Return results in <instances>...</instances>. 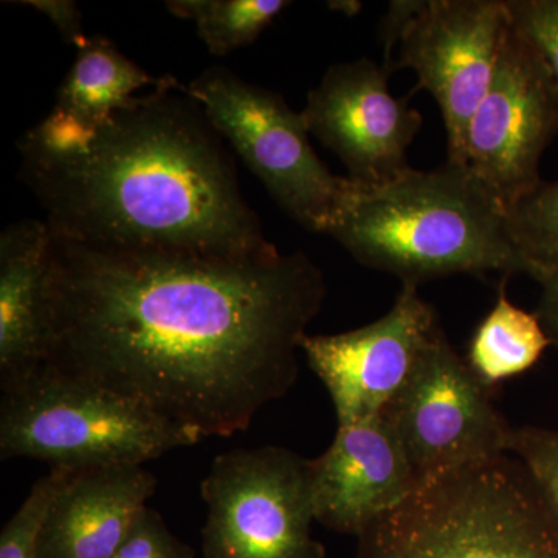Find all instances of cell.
I'll return each mask as SVG.
<instances>
[{
	"instance_id": "6da1fadb",
	"label": "cell",
	"mask_w": 558,
	"mask_h": 558,
	"mask_svg": "<svg viewBox=\"0 0 558 558\" xmlns=\"http://www.w3.org/2000/svg\"><path fill=\"white\" fill-rule=\"evenodd\" d=\"M325 296L303 252L98 248L51 234L44 366L199 440L229 438L295 385Z\"/></svg>"
},
{
	"instance_id": "7a4b0ae2",
	"label": "cell",
	"mask_w": 558,
	"mask_h": 558,
	"mask_svg": "<svg viewBox=\"0 0 558 558\" xmlns=\"http://www.w3.org/2000/svg\"><path fill=\"white\" fill-rule=\"evenodd\" d=\"M172 78L87 130L51 110L17 142L20 178L51 234L98 248L275 252L234 160Z\"/></svg>"
},
{
	"instance_id": "3957f363",
	"label": "cell",
	"mask_w": 558,
	"mask_h": 558,
	"mask_svg": "<svg viewBox=\"0 0 558 558\" xmlns=\"http://www.w3.org/2000/svg\"><path fill=\"white\" fill-rule=\"evenodd\" d=\"M362 266L418 286L451 275L527 274L505 208L468 167L446 161L360 185L329 231Z\"/></svg>"
},
{
	"instance_id": "277c9868",
	"label": "cell",
	"mask_w": 558,
	"mask_h": 558,
	"mask_svg": "<svg viewBox=\"0 0 558 558\" xmlns=\"http://www.w3.org/2000/svg\"><path fill=\"white\" fill-rule=\"evenodd\" d=\"M359 558H558V526L512 454L414 488L359 535Z\"/></svg>"
},
{
	"instance_id": "5b68a950",
	"label": "cell",
	"mask_w": 558,
	"mask_h": 558,
	"mask_svg": "<svg viewBox=\"0 0 558 558\" xmlns=\"http://www.w3.org/2000/svg\"><path fill=\"white\" fill-rule=\"evenodd\" d=\"M2 395V459H38L78 472L143 465L199 442L137 403L49 366Z\"/></svg>"
},
{
	"instance_id": "8992f818",
	"label": "cell",
	"mask_w": 558,
	"mask_h": 558,
	"mask_svg": "<svg viewBox=\"0 0 558 558\" xmlns=\"http://www.w3.org/2000/svg\"><path fill=\"white\" fill-rule=\"evenodd\" d=\"M185 90L279 207L303 229L329 234L360 183L333 174L319 160L301 112L281 94L226 68L204 70Z\"/></svg>"
},
{
	"instance_id": "52a82bcc",
	"label": "cell",
	"mask_w": 558,
	"mask_h": 558,
	"mask_svg": "<svg viewBox=\"0 0 558 558\" xmlns=\"http://www.w3.org/2000/svg\"><path fill=\"white\" fill-rule=\"evenodd\" d=\"M205 558H325L312 537L311 459L282 447L219 454L202 480Z\"/></svg>"
},
{
	"instance_id": "ba28073f",
	"label": "cell",
	"mask_w": 558,
	"mask_h": 558,
	"mask_svg": "<svg viewBox=\"0 0 558 558\" xmlns=\"http://www.w3.org/2000/svg\"><path fill=\"white\" fill-rule=\"evenodd\" d=\"M381 417L398 436L418 484L509 454L512 427L442 328L422 349Z\"/></svg>"
},
{
	"instance_id": "9c48e42d",
	"label": "cell",
	"mask_w": 558,
	"mask_h": 558,
	"mask_svg": "<svg viewBox=\"0 0 558 558\" xmlns=\"http://www.w3.org/2000/svg\"><path fill=\"white\" fill-rule=\"evenodd\" d=\"M557 132V81L510 21L497 72L470 121L465 167L508 215L542 183L539 160Z\"/></svg>"
},
{
	"instance_id": "30bf717a",
	"label": "cell",
	"mask_w": 558,
	"mask_h": 558,
	"mask_svg": "<svg viewBox=\"0 0 558 558\" xmlns=\"http://www.w3.org/2000/svg\"><path fill=\"white\" fill-rule=\"evenodd\" d=\"M510 28L508 0H425L399 44L396 69L438 102L447 161L465 167L470 121L486 97Z\"/></svg>"
},
{
	"instance_id": "8fae6325",
	"label": "cell",
	"mask_w": 558,
	"mask_h": 558,
	"mask_svg": "<svg viewBox=\"0 0 558 558\" xmlns=\"http://www.w3.org/2000/svg\"><path fill=\"white\" fill-rule=\"evenodd\" d=\"M389 76L368 58L332 65L301 110L310 134L343 161L349 179L368 189L411 170L407 154L424 121L409 98L391 94Z\"/></svg>"
},
{
	"instance_id": "7c38bea8",
	"label": "cell",
	"mask_w": 558,
	"mask_h": 558,
	"mask_svg": "<svg viewBox=\"0 0 558 558\" xmlns=\"http://www.w3.org/2000/svg\"><path fill=\"white\" fill-rule=\"evenodd\" d=\"M417 289L402 286L391 310L363 328L301 340V352L328 389L339 425L380 416L440 328Z\"/></svg>"
},
{
	"instance_id": "4fadbf2b",
	"label": "cell",
	"mask_w": 558,
	"mask_h": 558,
	"mask_svg": "<svg viewBox=\"0 0 558 558\" xmlns=\"http://www.w3.org/2000/svg\"><path fill=\"white\" fill-rule=\"evenodd\" d=\"M417 486L416 473L381 414L339 425L329 449L311 459L315 521L341 534L359 537Z\"/></svg>"
},
{
	"instance_id": "5bb4252c",
	"label": "cell",
	"mask_w": 558,
	"mask_h": 558,
	"mask_svg": "<svg viewBox=\"0 0 558 558\" xmlns=\"http://www.w3.org/2000/svg\"><path fill=\"white\" fill-rule=\"evenodd\" d=\"M156 488L143 465L73 470L51 502L38 558H112Z\"/></svg>"
},
{
	"instance_id": "9a60e30c",
	"label": "cell",
	"mask_w": 558,
	"mask_h": 558,
	"mask_svg": "<svg viewBox=\"0 0 558 558\" xmlns=\"http://www.w3.org/2000/svg\"><path fill=\"white\" fill-rule=\"evenodd\" d=\"M50 242L51 233L46 220H20L0 234L2 389L27 379L46 362Z\"/></svg>"
},
{
	"instance_id": "2e32d148",
	"label": "cell",
	"mask_w": 558,
	"mask_h": 558,
	"mask_svg": "<svg viewBox=\"0 0 558 558\" xmlns=\"http://www.w3.org/2000/svg\"><path fill=\"white\" fill-rule=\"evenodd\" d=\"M172 78H154L102 36H92L58 89L53 110L87 130H95L126 108L145 87L165 86Z\"/></svg>"
},
{
	"instance_id": "e0dca14e",
	"label": "cell",
	"mask_w": 558,
	"mask_h": 558,
	"mask_svg": "<svg viewBox=\"0 0 558 558\" xmlns=\"http://www.w3.org/2000/svg\"><path fill=\"white\" fill-rule=\"evenodd\" d=\"M549 344L548 333L537 315L515 306L502 281L494 310L473 333L465 362L492 389L531 369Z\"/></svg>"
},
{
	"instance_id": "ac0fdd59",
	"label": "cell",
	"mask_w": 558,
	"mask_h": 558,
	"mask_svg": "<svg viewBox=\"0 0 558 558\" xmlns=\"http://www.w3.org/2000/svg\"><path fill=\"white\" fill-rule=\"evenodd\" d=\"M286 0H170L167 10L196 24L197 35L215 57H227L258 39Z\"/></svg>"
},
{
	"instance_id": "d6986e66",
	"label": "cell",
	"mask_w": 558,
	"mask_h": 558,
	"mask_svg": "<svg viewBox=\"0 0 558 558\" xmlns=\"http://www.w3.org/2000/svg\"><path fill=\"white\" fill-rule=\"evenodd\" d=\"M510 236L527 275L558 271V182H542L508 213Z\"/></svg>"
},
{
	"instance_id": "ffe728a7",
	"label": "cell",
	"mask_w": 558,
	"mask_h": 558,
	"mask_svg": "<svg viewBox=\"0 0 558 558\" xmlns=\"http://www.w3.org/2000/svg\"><path fill=\"white\" fill-rule=\"evenodd\" d=\"M73 470L53 468L33 484L31 494L0 534V558H38L40 535L51 502Z\"/></svg>"
},
{
	"instance_id": "44dd1931",
	"label": "cell",
	"mask_w": 558,
	"mask_h": 558,
	"mask_svg": "<svg viewBox=\"0 0 558 558\" xmlns=\"http://www.w3.org/2000/svg\"><path fill=\"white\" fill-rule=\"evenodd\" d=\"M508 451L527 470L558 526V429L512 427Z\"/></svg>"
},
{
	"instance_id": "7402d4cb",
	"label": "cell",
	"mask_w": 558,
	"mask_h": 558,
	"mask_svg": "<svg viewBox=\"0 0 558 558\" xmlns=\"http://www.w3.org/2000/svg\"><path fill=\"white\" fill-rule=\"evenodd\" d=\"M510 21L537 49L558 84V0H508Z\"/></svg>"
},
{
	"instance_id": "603a6c76",
	"label": "cell",
	"mask_w": 558,
	"mask_h": 558,
	"mask_svg": "<svg viewBox=\"0 0 558 558\" xmlns=\"http://www.w3.org/2000/svg\"><path fill=\"white\" fill-rule=\"evenodd\" d=\"M112 558H194V549L172 534L160 513L145 508Z\"/></svg>"
},
{
	"instance_id": "cb8c5ba5",
	"label": "cell",
	"mask_w": 558,
	"mask_h": 558,
	"mask_svg": "<svg viewBox=\"0 0 558 558\" xmlns=\"http://www.w3.org/2000/svg\"><path fill=\"white\" fill-rule=\"evenodd\" d=\"M21 3L31 5L33 10L49 17L51 24L60 31L65 43L72 44L76 49H80L89 38L84 35L83 14H81L78 3L73 0H25Z\"/></svg>"
},
{
	"instance_id": "d4e9b609",
	"label": "cell",
	"mask_w": 558,
	"mask_h": 558,
	"mask_svg": "<svg viewBox=\"0 0 558 558\" xmlns=\"http://www.w3.org/2000/svg\"><path fill=\"white\" fill-rule=\"evenodd\" d=\"M425 0H395L389 3L387 14L384 16L380 25V40L384 46V68L389 72H395V62H392V51L399 47L403 33L409 27L410 22L424 7Z\"/></svg>"
},
{
	"instance_id": "484cf974",
	"label": "cell",
	"mask_w": 558,
	"mask_h": 558,
	"mask_svg": "<svg viewBox=\"0 0 558 558\" xmlns=\"http://www.w3.org/2000/svg\"><path fill=\"white\" fill-rule=\"evenodd\" d=\"M531 277L542 286L535 315L548 333L550 344L558 348V271H535Z\"/></svg>"
},
{
	"instance_id": "4316f807",
	"label": "cell",
	"mask_w": 558,
	"mask_h": 558,
	"mask_svg": "<svg viewBox=\"0 0 558 558\" xmlns=\"http://www.w3.org/2000/svg\"><path fill=\"white\" fill-rule=\"evenodd\" d=\"M329 9L339 10L341 13H347L348 16H352V14L357 13L360 10L359 2H330Z\"/></svg>"
}]
</instances>
